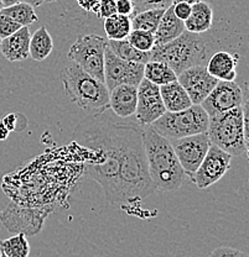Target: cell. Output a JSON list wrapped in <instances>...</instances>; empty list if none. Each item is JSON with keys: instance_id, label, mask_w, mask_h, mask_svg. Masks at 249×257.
Returning a JSON list of instances; mask_svg holds the SVG:
<instances>
[{"instance_id": "cell-1", "label": "cell", "mask_w": 249, "mask_h": 257, "mask_svg": "<svg viewBox=\"0 0 249 257\" xmlns=\"http://www.w3.org/2000/svg\"><path fill=\"white\" fill-rule=\"evenodd\" d=\"M72 139L91 152L85 177L100 184L108 202L145 199L156 192L148 172L140 127L90 116L77 125Z\"/></svg>"}, {"instance_id": "cell-2", "label": "cell", "mask_w": 249, "mask_h": 257, "mask_svg": "<svg viewBox=\"0 0 249 257\" xmlns=\"http://www.w3.org/2000/svg\"><path fill=\"white\" fill-rule=\"evenodd\" d=\"M141 134L148 172L156 191L174 192L180 188L186 176L170 141L150 125L143 126Z\"/></svg>"}, {"instance_id": "cell-3", "label": "cell", "mask_w": 249, "mask_h": 257, "mask_svg": "<svg viewBox=\"0 0 249 257\" xmlns=\"http://www.w3.org/2000/svg\"><path fill=\"white\" fill-rule=\"evenodd\" d=\"M61 82L69 100L91 115L100 116L109 109V90L103 82L69 62L61 72Z\"/></svg>"}, {"instance_id": "cell-4", "label": "cell", "mask_w": 249, "mask_h": 257, "mask_svg": "<svg viewBox=\"0 0 249 257\" xmlns=\"http://www.w3.org/2000/svg\"><path fill=\"white\" fill-rule=\"evenodd\" d=\"M210 55V44L202 34L185 31L173 41L152 47L150 61L166 63L179 76L190 67L206 66Z\"/></svg>"}, {"instance_id": "cell-5", "label": "cell", "mask_w": 249, "mask_h": 257, "mask_svg": "<svg viewBox=\"0 0 249 257\" xmlns=\"http://www.w3.org/2000/svg\"><path fill=\"white\" fill-rule=\"evenodd\" d=\"M248 103L244 96L243 104L232 110L208 117L206 134L211 145L217 146L231 156H240L248 151Z\"/></svg>"}, {"instance_id": "cell-6", "label": "cell", "mask_w": 249, "mask_h": 257, "mask_svg": "<svg viewBox=\"0 0 249 257\" xmlns=\"http://www.w3.org/2000/svg\"><path fill=\"white\" fill-rule=\"evenodd\" d=\"M150 126L162 138L176 140L206 133L208 115L201 105H191L181 111H165Z\"/></svg>"}, {"instance_id": "cell-7", "label": "cell", "mask_w": 249, "mask_h": 257, "mask_svg": "<svg viewBox=\"0 0 249 257\" xmlns=\"http://www.w3.org/2000/svg\"><path fill=\"white\" fill-rule=\"evenodd\" d=\"M107 40L96 34L79 36L67 52L69 62L76 63L86 73L104 83V48Z\"/></svg>"}, {"instance_id": "cell-8", "label": "cell", "mask_w": 249, "mask_h": 257, "mask_svg": "<svg viewBox=\"0 0 249 257\" xmlns=\"http://www.w3.org/2000/svg\"><path fill=\"white\" fill-rule=\"evenodd\" d=\"M144 79V64L119 58L107 46L104 48V84L111 92L122 84L138 87Z\"/></svg>"}, {"instance_id": "cell-9", "label": "cell", "mask_w": 249, "mask_h": 257, "mask_svg": "<svg viewBox=\"0 0 249 257\" xmlns=\"http://www.w3.org/2000/svg\"><path fill=\"white\" fill-rule=\"evenodd\" d=\"M169 141L183 167L185 176L191 179L211 147V141L207 134H197V135Z\"/></svg>"}, {"instance_id": "cell-10", "label": "cell", "mask_w": 249, "mask_h": 257, "mask_svg": "<svg viewBox=\"0 0 249 257\" xmlns=\"http://www.w3.org/2000/svg\"><path fill=\"white\" fill-rule=\"evenodd\" d=\"M232 156L222 151L217 146L211 145L200 167L192 176L191 181L199 189H206L213 186L231 168Z\"/></svg>"}, {"instance_id": "cell-11", "label": "cell", "mask_w": 249, "mask_h": 257, "mask_svg": "<svg viewBox=\"0 0 249 257\" xmlns=\"http://www.w3.org/2000/svg\"><path fill=\"white\" fill-rule=\"evenodd\" d=\"M244 94L235 82L218 80L212 92L202 101L201 106L207 112L208 117L238 108L243 104Z\"/></svg>"}, {"instance_id": "cell-12", "label": "cell", "mask_w": 249, "mask_h": 257, "mask_svg": "<svg viewBox=\"0 0 249 257\" xmlns=\"http://www.w3.org/2000/svg\"><path fill=\"white\" fill-rule=\"evenodd\" d=\"M166 111L160 88L149 80L143 79L138 85V101H136L135 117L141 126H148L156 121Z\"/></svg>"}, {"instance_id": "cell-13", "label": "cell", "mask_w": 249, "mask_h": 257, "mask_svg": "<svg viewBox=\"0 0 249 257\" xmlns=\"http://www.w3.org/2000/svg\"><path fill=\"white\" fill-rule=\"evenodd\" d=\"M178 82L183 85L194 105H201L212 92L218 79L211 76L206 66H194L185 69L178 76Z\"/></svg>"}, {"instance_id": "cell-14", "label": "cell", "mask_w": 249, "mask_h": 257, "mask_svg": "<svg viewBox=\"0 0 249 257\" xmlns=\"http://www.w3.org/2000/svg\"><path fill=\"white\" fill-rule=\"evenodd\" d=\"M138 101V87L122 84L109 92V109L122 119L135 115Z\"/></svg>"}, {"instance_id": "cell-15", "label": "cell", "mask_w": 249, "mask_h": 257, "mask_svg": "<svg viewBox=\"0 0 249 257\" xmlns=\"http://www.w3.org/2000/svg\"><path fill=\"white\" fill-rule=\"evenodd\" d=\"M238 53H231L227 51H217L208 58L206 69L212 77L224 82H234L237 77L235 67L238 64Z\"/></svg>"}, {"instance_id": "cell-16", "label": "cell", "mask_w": 249, "mask_h": 257, "mask_svg": "<svg viewBox=\"0 0 249 257\" xmlns=\"http://www.w3.org/2000/svg\"><path fill=\"white\" fill-rule=\"evenodd\" d=\"M30 31L28 26H24L12 36L0 41V52L9 62H20L29 57L30 45Z\"/></svg>"}, {"instance_id": "cell-17", "label": "cell", "mask_w": 249, "mask_h": 257, "mask_svg": "<svg viewBox=\"0 0 249 257\" xmlns=\"http://www.w3.org/2000/svg\"><path fill=\"white\" fill-rule=\"evenodd\" d=\"M185 31H186V29H185L184 21L176 18V15L174 14L173 5H171L165 10L164 15H162L156 31L154 34L155 46L173 41L176 37L183 35Z\"/></svg>"}, {"instance_id": "cell-18", "label": "cell", "mask_w": 249, "mask_h": 257, "mask_svg": "<svg viewBox=\"0 0 249 257\" xmlns=\"http://www.w3.org/2000/svg\"><path fill=\"white\" fill-rule=\"evenodd\" d=\"M184 24L186 31L192 34H206L210 31L213 24V10L211 5L201 0L191 5V14Z\"/></svg>"}, {"instance_id": "cell-19", "label": "cell", "mask_w": 249, "mask_h": 257, "mask_svg": "<svg viewBox=\"0 0 249 257\" xmlns=\"http://www.w3.org/2000/svg\"><path fill=\"white\" fill-rule=\"evenodd\" d=\"M159 88L166 111H181L194 105L190 100V96L186 93V90L184 89L183 85L178 80L161 85Z\"/></svg>"}, {"instance_id": "cell-20", "label": "cell", "mask_w": 249, "mask_h": 257, "mask_svg": "<svg viewBox=\"0 0 249 257\" xmlns=\"http://www.w3.org/2000/svg\"><path fill=\"white\" fill-rule=\"evenodd\" d=\"M53 50V41L49 30L45 26H41L34 32L30 37V45H29V57L34 61L41 62L50 56Z\"/></svg>"}, {"instance_id": "cell-21", "label": "cell", "mask_w": 249, "mask_h": 257, "mask_svg": "<svg viewBox=\"0 0 249 257\" xmlns=\"http://www.w3.org/2000/svg\"><path fill=\"white\" fill-rule=\"evenodd\" d=\"M144 79L149 80L157 87H161L178 80V76L166 63L159 61H149L148 63L144 64Z\"/></svg>"}, {"instance_id": "cell-22", "label": "cell", "mask_w": 249, "mask_h": 257, "mask_svg": "<svg viewBox=\"0 0 249 257\" xmlns=\"http://www.w3.org/2000/svg\"><path fill=\"white\" fill-rule=\"evenodd\" d=\"M107 46L111 48L114 55L122 60L140 64H145L150 61V52H141V51L136 50L128 42L127 39L120 40V41L107 40Z\"/></svg>"}, {"instance_id": "cell-23", "label": "cell", "mask_w": 249, "mask_h": 257, "mask_svg": "<svg viewBox=\"0 0 249 257\" xmlns=\"http://www.w3.org/2000/svg\"><path fill=\"white\" fill-rule=\"evenodd\" d=\"M104 31H106L107 40H112V41L125 40L132 31L130 18L116 14L104 19Z\"/></svg>"}, {"instance_id": "cell-24", "label": "cell", "mask_w": 249, "mask_h": 257, "mask_svg": "<svg viewBox=\"0 0 249 257\" xmlns=\"http://www.w3.org/2000/svg\"><path fill=\"white\" fill-rule=\"evenodd\" d=\"M0 14L9 16L12 20L18 23L21 26H30L39 20L36 13H35L34 7L26 4V3L19 2L18 4L12 5V7L3 8Z\"/></svg>"}, {"instance_id": "cell-25", "label": "cell", "mask_w": 249, "mask_h": 257, "mask_svg": "<svg viewBox=\"0 0 249 257\" xmlns=\"http://www.w3.org/2000/svg\"><path fill=\"white\" fill-rule=\"evenodd\" d=\"M165 10L166 9H150L133 15L130 18L132 30H143L155 34Z\"/></svg>"}, {"instance_id": "cell-26", "label": "cell", "mask_w": 249, "mask_h": 257, "mask_svg": "<svg viewBox=\"0 0 249 257\" xmlns=\"http://www.w3.org/2000/svg\"><path fill=\"white\" fill-rule=\"evenodd\" d=\"M0 252L8 257H29L30 245L25 234H15L5 240H0Z\"/></svg>"}, {"instance_id": "cell-27", "label": "cell", "mask_w": 249, "mask_h": 257, "mask_svg": "<svg viewBox=\"0 0 249 257\" xmlns=\"http://www.w3.org/2000/svg\"><path fill=\"white\" fill-rule=\"evenodd\" d=\"M128 42L141 52H150L155 46L154 34L143 30H132L127 37Z\"/></svg>"}, {"instance_id": "cell-28", "label": "cell", "mask_w": 249, "mask_h": 257, "mask_svg": "<svg viewBox=\"0 0 249 257\" xmlns=\"http://www.w3.org/2000/svg\"><path fill=\"white\" fill-rule=\"evenodd\" d=\"M134 5L133 15L150 9H168L173 5V0H132Z\"/></svg>"}, {"instance_id": "cell-29", "label": "cell", "mask_w": 249, "mask_h": 257, "mask_svg": "<svg viewBox=\"0 0 249 257\" xmlns=\"http://www.w3.org/2000/svg\"><path fill=\"white\" fill-rule=\"evenodd\" d=\"M21 28H24V26L19 25L14 20H12L9 16L0 14V40L12 36L13 34L20 30Z\"/></svg>"}, {"instance_id": "cell-30", "label": "cell", "mask_w": 249, "mask_h": 257, "mask_svg": "<svg viewBox=\"0 0 249 257\" xmlns=\"http://www.w3.org/2000/svg\"><path fill=\"white\" fill-rule=\"evenodd\" d=\"M117 14L116 0H101L100 7H98L97 15L100 19H107L109 16H113Z\"/></svg>"}, {"instance_id": "cell-31", "label": "cell", "mask_w": 249, "mask_h": 257, "mask_svg": "<svg viewBox=\"0 0 249 257\" xmlns=\"http://www.w3.org/2000/svg\"><path fill=\"white\" fill-rule=\"evenodd\" d=\"M208 257H248V255L243 251L237 250L234 247H227V246H222V247H217L212 252L208 255Z\"/></svg>"}, {"instance_id": "cell-32", "label": "cell", "mask_w": 249, "mask_h": 257, "mask_svg": "<svg viewBox=\"0 0 249 257\" xmlns=\"http://www.w3.org/2000/svg\"><path fill=\"white\" fill-rule=\"evenodd\" d=\"M117 14L132 18L134 13V5L132 0H116Z\"/></svg>"}, {"instance_id": "cell-33", "label": "cell", "mask_w": 249, "mask_h": 257, "mask_svg": "<svg viewBox=\"0 0 249 257\" xmlns=\"http://www.w3.org/2000/svg\"><path fill=\"white\" fill-rule=\"evenodd\" d=\"M173 10L176 18L183 21H186L187 18L191 14V5L186 4V3H178V4L173 5Z\"/></svg>"}, {"instance_id": "cell-34", "label": "cell", "mask_w": 249, "mask_h": 257, "mask_svg": "<svg viewBox=\"0 0 249 257\" xmlns=\"http://www.w3.org/2000/svg\"><path fill=\"white\" fill-rule=\"evenodd\" d=\"M76 2L77 4L85 10V12L95 13V14H97L101 0H76Z\"/></svg>"}, {"instance_id": "cell-35", "label": "cell", "mask_w": 249, "mask_h": 257, "mask_svg": "<svg viewBox=\"0 0 249 257\" xmlns=\"http://www.w3.org/2000/svg\"><path fill=\"white\" fill-rule=\"evenodd\" d=\"M17 116H18L17 114H9L2 120L3 124H4V126L7 127L9 131L17 130V122H18Z\"/></svg>"}, {"instance_id": "cell-36", "label": "cell", "mask_w": 249, "mask_h": 257, "mask_svg": "<svg viewBox=\"0 0 249 257\" xmlns=\"http://www.w3.org/2000/svg\"><path fill=\"white\" fill-rule=\"evenodd\" d=\"M9 133H10V131L4 126L3 121H2V120H0V141L7 140L8 136H9Z\"/></svg>"}, {"instance_id": "cell-37", "label": "cell", "mask_w": 249, "mask_h": 257, "mask_svg": "<svg viewBox=\"0 0 249 257\" xmlns=\"http://www.w3.org/2000/svg\"><path fill=\"white\" fill-rule=\"evenodd\" d=\"M20 2L26 3V4H29V5H31V7L36 8V7H40V5L44 3V0H20Z\"/></svg>"}, {"instance_id": "cell-38", "label": "cell", "mask_w": 249, "mask_h": 257, "mask_svg": "<svg viewBox=\"0 0 249 257\" xmlns=\"http://www.w3.org/2000/svg\"><path fill=\"white\" fill-rule=\"evenodd\" d=\"M197 2H200V0H173V5L178 4V3H186V4L189 5H194L196 4Z\"/></svg>"}, {"instance_id": "cell-39", "label": "cell", "mask_w": 249, "mask_h": 257, "mask_svg": "<svg viewBox=\"0 0 249 257\" xmlns=\"http://www.w3.org/2000/svg\"><path fill=\"white\" fill-rule=\"evenodd\" d=\"M19 2H20V0H2V3H3V5H4V8L12 7V5L18 4Z\"/></svg>"}, {"instance_id": "cell-40", "label": "cell", "mask_w": 249, "mask_h": 257, "mask_svg": "<svg viewBox=\"0 0 249 257\" xmlns=\"http://www.w3.org/2000/svg\"><path fill=\"white\" fill-rule=\"evenodd\" d=\"M3 8H4V5H3L2 0H0V12H2V9H3Z\"/></svg>"}, {"instance_id": "cell-41", "label": "cell", "mask_w": 249, "mask_h": 257, "mask_svg": "<svg viewBox=\"0 0 249 257\" xmlns=\"http://www.w3.org/2000/svg\"><path fill=\"white\" fill-rule=\"evenodd\" d=\"M0 257H8V256H7V255H4V253L0 252Z\"/></svg>"}, {"instance_id": "cell-42", "label": "cell", "mask_w": 249, "mask_h": 257, "mask_svg": "<svg viewBox=\"0 0 249 257\" xmlns=\"http://www.w3.org/2000/svg\"><path fill=\"white\" fill-rule=\"evenodd\" d=\"M44 2H57V0H44Z\"/></svg>"}, {"instance_id": "cell-43", "label": "cell", "mask_w": 249, "mask_h": 257, "mask_svg": "<svg viewBox=\"0 0 249 257\" xmlns=\"http://www.w3.org/2000/svg\"><path fill=\"white\" fill-rule=\"evenodd\" d=\"M0 41H2V40H0Z\"/></svg>"}]
</instances>
